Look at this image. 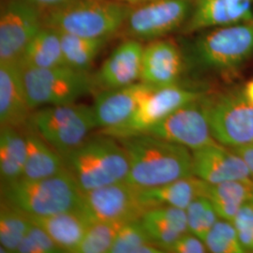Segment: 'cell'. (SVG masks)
<instances>
[{"mask_svg":"<svg viewBox=\"0 0 253 253\" xmlns=\"http://www.w3.org/2000/svg\"><path fill=\"white\" fill-rule=\"evenodd\" d=\"M118 140L129 163L126 181L139 189L162 186L193 174L192 152L184 145L146 133Z\"/></svg>","mask_w":253,"mask_h":253,"instance_id":"cell-1","label":"cell"},{"mask_svg":"<svg viewBox=\"0 0 253 253\" xmlns=\"http://www.w3.org/2000/svg\"><path fill=\"white\" fill-rule=\"evenodd\" d=\"M61 156L84 192L125 181L129 171L123 145L100 131Z\"/></svg>","mask_w":253,"mask_h":253,"instance_id":"cell-2","label":"cell"},{"mask_svg":"<svg viewBox=\"0 0 253 253\" xmlns=\"http://www.w3.org/2000/svg\"><path fill=\"white\" fill-rule=\"evenodd\" d=\"M84 191L67 168L43 178L22 176L1 183V199L31 216H48L82 208Z\"/></svg>","mask_w":253,"mask_h":253,"instance_id":"cell-3","label":"cell"},{"mask_svg":"<svg viewBox=\"0 0 253 253\" xmlns=\"http://www.w3.org/2000/svg\"><path fill=\"white\" fill-rule=\"evenodd\" d=\"M130 6L119 0H75L43 12V26L92 39H110L122 30Z\"/></svg>","mask_w":253,"mask_h":253,"instance_id":"cell-4","label":"cell"},{"mask_svg":"<svg viewBox=\"0 0 253 253\" xmlns=\"http://www.w3.org/2000/svg\"><path fill=\"white\" fill-rule=\"evenodd\" d=\"M192 54L207 71L222 75L235 73L253 56V20L202 31Z\"/></svg>","mask_w":253,"mask_h":253,"instance_id":"cell-5","label":"cell"},{"mask_svg":"<svg viewBox=\"0 0 253 253\" xmlns=\"http://www.w3.org/2000/svg\"><path fill=\"white\" fill-rule=\"evenodd\" d=\"M29 123L61 155L81 145L99 127L93 107L77 103L35 109Z\"/></svg>","mask_w":253,"mask_h":253,"instance_id":"cell-6","label":"cell"},{"mask_svg":"<svg viewBox=\"0 0 253 253\" xmlns=\"http://www.w3.org/2000/svg\"><path fill=\"white\" fill-rule=\"evenodd\" d=\"M23 78L28 103L33 111L48 105L75 103L96 89L94 75L65 65L26 69L23 70Z\"/></svg>","mask_w":253,"mask_h":253,"instance_id":"cell-7","label":"cell"},{"mask_svg":"<svg viewBox=\"0 0 253 253\" xmlns=\"http://www.w3.org/2000/svg\"><path fill=\"white\" fill-rule=\"evenodd\" d=\"M203 104L215 141L229 148L253 142V104L243 90L204 96Z\"/></svg>","mask_w":253,"mask_h":253,"instance_id":"cell-8","label":"cell"},{"mask_svg":"<svg viewBox=\"0 0 253 253\" xmlns=\"http://www.w3.org/2000/svg\"><path fill=\"white\" fill-rule=\"evenodd\" d=\"M193 0H147L130 6L124 27L129 39L152 42L182 29Z\"/></svg>","mask_w":253,"mask_h":253,"instance_id":"cell-9","label":"cell"},{"mask_svg":"<svg viewBox=\"0 0 253 253\" xmlns=\"http://www.w3.org/2000/svg\"><path fill=\"white\" fill-rule=\"evenodd\" d=\"M204 96V92L182 86L179 84L162 87L155 86L124 123L111 128L100 129V132L116 139L143 133L175 110Z\"/></svg>","mask_w":253,"mask_h":253,"instance_id":"cell-10","label":"cell"},{"mask_svg":"<svg viewBox=\"0 0 253 253\" xmlns=\"http://www.w3.org/2000/svg\"><path fill=\"white\" fill-rule=\"evenodd\" d=\"M43 27V13L25 0H8L0 12V63H18Z\"/></svg>","mask_w":253,"mask_h":253,"instance_id":"cell-11","label":"cell"},{"mask_svg":"<svg viewBox=\"0 0 253 253\" xmlns=\"http://www.w3.org/2000/svg\"><path fill=\"white\" fill-rule=\"evenodd\" d=\"M82 209L92 221H130L147 211L141 189L126 180L111 184L83 194Z\"/></svg>","mask_w":253,"mask_h":253,"instance_id":"cell-12","label":"cell"},{"mask_svg":"<svg viewBox=\"0 0 253 253\" xmlns=\"http://www.w3.org/2000/svg\"><path fill=\"white\" fill-rule=\"evenodd\" d=\"M203 98L183 105L143 133L184 145L191 151L217 143L210 130Z\"/></svg>","mask_w":253,"mask_h":253,"instance_id":"cell-13","label":"cell"},{"mask_svg":"<svg viewBox=\"0 0 253 253\" xmlns=\"http://www.w3.org/2000/svg\"><path fill=\"white\" fill-rule=\"evenodd\" d=\"M192 152V172L209 184L253 179L244 161L231 148L215 143Z\"/></svg>","mask_w":253,"mask_h":253,"instance_id":"cell-14","label":"cell"},{"mask_svg":"<svg viewBox=\"0 0 253 253\" xmlns=\"http://www.w3.org/2000/svg\"><path fill=\"white\" fill-rule=\"evenodd\" d=\"M253 20V0H193L183 33L190 34L215 27Z\"/></svg>","mask_w":253,"mask_h":253,"instance_id":"cell-15","label":"cell"},{"mask_svg":"<svg viewBox=\"0 0 253 253\" xmlns=\"http://www.w3.org/2000/svg\"><path fill=\"white\" fill-rule=\"evenodd\" d=\"M144 47L134 39L119 44L94 75L96 89H116L140 82Z\"/></svg>","mask_w":253,"mask_h":253,"instance_id":"cell-16","label":"cell"},{"mask_svg":"<svg viewBox=\"0 0 253 253\" xmlns=\"http://www.w3.org/2000/svg\"><path fill=\"white\" fill-rule=\"evenodd\" d=\"M184 71V58L176 42L159 39L144 47L140 81L162 87L179 84Z\"/></svg>","mask_w":253,"mask_h":253,"instance_id":"cell-17","label":"cell"},{"mask_svg":"<svg viewBox=\"0 0 253 253\" xmlns=\"http://www.w3.org/2000/svg\"><path fill=\"white\" fill-rule=\"evenodd\" d=\"M154 87L140 81L120 88L100 91L93 106L99 127L105 129L124 123Z\"/></svg>","mask_w":253,"mask_h":253,"instance_id":"cell-18","label":"cell"},{"mask_svg":"<svg viewBox=\"0 0 253 253\" xmlns=\"http://www.w3.org/2000/svg\"><path fill=\"white\" fill-rule=\"evenodd\" d=\"M33 110L27 100L19 63H0V124L23 128L30 120Z\"/></svg>","mask_w":253,"mask_h":253,"instance_id":"cell-19","label":"cell"},{"mask_svg":"<svg viewBox=\"0 0 253 253\" xmlns=\"http://www.w3.org/2000/svg\"><path fill=\"white\" fill-rule=\"evenodd\" d=\"M29 217L50 235L63 253H76L93 222L82 208L48 216Z\"/></svg>","mask_w":253,"mask_h":253,"instance_id":"cell-20","label":"cell"},{"mask_svg":"<svg viewBox=\"0 0 253 253\" xmlns=\"http://www.w3.org/2000/svg\"><path fill=\"white\" fill-rule=\"evenodd\" d=\"M207 187L208 182L192 174L162 186L141 189V197L147 210L163 206L186 209L194 200L206 197Z\"/></svg>","mask_w":253,"mask_h":253,"instance_id":"cell-21","label":"cell"},{"mask_svg":"<svg viewBox=\"0 0 253 253\" xmlns=\"http://www.w3.org/2000/svg\"><path fill=\"white\" fill-rule=\"evenodd\" d=\"M145 231L154 244L163 253L181 235L189 233L186 210L174 207H157L148 209L141 217Z\"/></svg>","mask_w":253,"mask_h":253,"instance_id":"cell-22","label":"cell"},{"mask_svg":"<svg viewBox=\"0 0 253 253\" xmlns=\"http://www.w3.org/2000/svg\"><path fill=\"white\" fill-rule=\"evenodd\" d=\"M27 144V162L24 175L27 178H43L64 171L63 157L49 145L29 122L21 128Z\"/></svg>","mask_w":253,"mask_h":253,"instance_id":"cell-23","label":"cell"},{"mask_svg":"<svg viewBox=\"0 0 253 253\" xmlns=\"http://www.w3.org/2000/svg\"><path fill=\"white\" fill-rule=\"evenodd\" d=\"M18 63L23 70L64 66L59 32L52 27H42L27 44Z\"/></svg>","mask_w":253,"mask_h":253,"instance_id":"cell-24","label":"cell"},{"mask_svg":"<svg viewBox=\"0 0 253 253\" xmlns=\"http://www.w3.org/2000/svg\"><path fill=\"white\" fill-rule=\"evenodd\" d=\"M206 197L210 200L219 218L233 222L236 214L253 197V179L209 184Z\"/></svg>","mask_w":253,"mask_h":253,"instance_id":"cell-25","label":"cell"},{"mask_svg":"<svg viewBox=\"0 0 253 253\" xmlns=\"http://www.w3.org/2000/svg\"><path fill=\"white\" fill-rule=\"evenodd\" d=\"M27 162V144L22 129L1 126L0 177L1 183L16 180L24 175Z\"/></svg>","mask_w":253,"mask_h":253,"instance_id":"cell-26","label":"cell"},{"mask_svg":"<svg viewBox=\"0 0 253 253\" xmlns=\"http://www.w3.org/2000/svg\"><path fill=\"white\" fill-rule=\"evenodd\" d=\"M58 31V30H57ZM64 63L75 70L88 72L108 39H92L60 32Z\"/></svg>","mask_w":253,"mask_h":253,"instance_id":"cell-27","label":"cell"},{"mask_svg":"<svg viewBox=\"0 0 253 253\" xmlns=\"http://www.w3.org/2000/svg\"><path fill=\"white\" fill-rule=\"evenodd\" d=\"M31 224L32 221L27 212L1 199L0 244L5 253H17L19 245Z\"/></svg>","mask_w":253,"mask_h":253,"instance_id":"cell-28","label":"cell"},{"mask_svg":"<svg viewBox=\"0 0 253 253\" xmlns=\"http://www.w3.org/2000/svg\"><path fill=\"white\" fill-rule=\"evenodd\" d=\"M126 221H94L76 253H110L119 231Z\"/></svg>","mask_w":253,"mask_h":253,"instance_id":"cell-29","label":"cell"},{"mask_svg":"<svg viewBox=\"0 0 253 253\" xmlns=\"http://www.w3.org/2000/svg\"><path fill=\"white\" fill-rule=\"evenodd\" d=\"M204 242L208 253H246L239 241L233 222L218 218L214 226L208 232Z\"/></svg>","mask_w":253,"mask_h":253,"instance_id":"cell-30","label":"cell"},{"mask_svg":"<svg viewBox=\"0 0 253 253\" xmlns=\"http://www.w3.org/2000/svg\"><path fill=\"white\" fill-rule=\"evenodd\" d=\"M186 210L189 232L203 241L219 218L212 202L202 196L194 200Z\"/></svg>","mask_w":253,"mask_h":253,"instance_id":"cell-31","label":"cell"},{"mask_svg":"<svg viewBox=\"0 0 253 253\" xmlns=\"http://www.w3.org/2000/svg\"><path fill=\"white\" fill-rule=\"evenodd\" d=\"M151 242L141 218L130 220L119 231L110 253H136L140 247Z\"/></svg>","mask_w":253,"mask_h":253,"instance_id":"cell-32","label":"cell"},{"mask_svg":"<svg viewBox=\"0 0 253 253\" xmlns=\"http://www.w3.org/2000/svg\"><path fill=\"white\" fill-rule=\"evenodd\" d=\"M19 253H63L45 231L32 222L17 249Z\"/></svg>","mask_w":253,"mask_h":253,"instance_id":"cell-33","label":"cell"},{"mask_svg":"<svg viewBox=\"0 0 253 253\" xmlns=\"http://www.w3.org/2000/svg\"><path fill=\"white\" fill-rule=\"evenodd\" d=\"M233 224L246 253H253V205L245 204L236 214Z\"/></svg>","mask_w":253,"mask_h":253,"instance_id":"cell-34","label":"cell"},{"mask_svg":"<svg viewBox=\"0 0 253 253\" xmlns=\"http://www.w3.org/2000/svg\"><path fill=\"white\" fill-rule=\"evenodd\" d=\"M166 253H208V250L205 242L200 237L189 232L181 235Z\"/></svg>","mask_w":253,"mask_h":253,"instance_id":"cell-35","label":"cell"},{"mask_svg":"<svg viewBox=\"0 0 253 253\" xmlns=\"http://www.w3.org/2000/svg\"><path fill=\"white\" fill-rule=\"evenodd\" d=\"M30 5L43 12L52 9H58L72 3L75 0H25Z\"/></svg>","mask_w":253,"mask_h":253,"instance_id":"cell-36","label":"cell"},{"mask_svg":"<svg viewBox=\"0 0 253 253\" xmlns=\"http://www.w3.org/2000/svg\"><path fill=\"white\" fill-rule=\"evenodd\" d=\"M235 151L247 164L253 178V142L249 145H243L237 148H231Z\"/></svg>","mask_w":253,"mask_h":253,"instance_id":"cell-37","label":"cell"},{"mask_svg":"<svg viewBox=\"0 0 253 253\" xmlns=\"http://www.w3.org/2000/svg\"><path fill=\"white\" fill-rule=\"evenodd\" d=\"M243 92L246 98L252 104H253V79L246 84Z\"/></svg>","mask_w":253,"mask_h":253,"instance_id":"cell-38","label":"cell"},{"mask_svg":"<svg viewBox=\"0 0 253 253\" xmlns=\"http://www.w3.org/2000/svg\"><path fill=\"white\" fill-rule=\"evenodd\" d=\"M121 2H124V3H131V4H139V3H143L145 2L147 0H119Z\"/></svg>","mask_w":253,"mask_h":253,"instance_id":"cell-39","label":"cell"},{"mask_svg":"<svg viewBox=\"0 0 253 253\" xmlns=\"http://www.w3.org/2000/svg\"><path fill=\"white\" fill-rule=\"evenodd\" d=\"M251 203H252V204H253V199H252V201H251Z\"/></svg>","mask_w":253,"mask_h":253,"instance_id":"cell-40","label":"cell"}]
</instances>
